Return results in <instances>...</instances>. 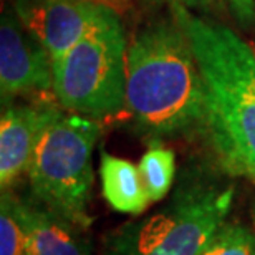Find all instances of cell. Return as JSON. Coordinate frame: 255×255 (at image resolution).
Returning <instances> with one entry per match:
<instances>
[{"label": "cell", "instance_id": "6da1fadb", "mask_svg": "<svg viewBox=\"0 0 255 255\" xmlns=\"http://www.w3.org/2000/svg\"><path fill=\"white\" fill-rule=\"evenodd\" d=\"M171 15L184 30L206 91L204 131L221 162L255 182V52L222 23L202 18L177 0Z\"/></svg>", "mask_w": 255, "mask_h": 255}, {"label": "cell", "instance_id": "7a4b0ae2", "mask_svg": "<svg viewBox=\"0 0 255 255\" xmlns=\"http://www.w3.org/2000/svg\"><path fill=\"white\" fill-rule=\"evenodd\" d=\"M126 108L152 136H177L206 126L202 75L174 18L152 22L128 43Z\"/></svg>", "mask_w": 255, "mask_h": 255}, {"label": "cell", "instance_id": "3957f363", "mask_svg": "<svg viewBox=\"0 0 255 255\" xmlns=\"http://www.w3.org/2000/svg\"><path fill=\"white\" fill-rule=\"evenodd\" d=\"M234 187L194 181L166 209L106 237L103 255H199L227 222Z\"/></svg>", "mask_w": 255, "mask_h": 255}, {"label": "cell", "instance_id": "277c9868", "mask_svg": "<svg viewBox=\"0 0 255 255\" xmlns=\"http://www.w3.org/2000/svg\"><path fill=\"white\" fill-rule=\"evenodd\" d=\"M100 131L93 118L62 113L40 136L27 171L35 201L85 231L91 224V156Z\"/></svg>", "mask_w": 255, "mask_h": 255}, {"label": "cell", "instance_id": "5b68a950", "mask_svg": "<svg viewBox=\"0 0 255 255\" xmlns=\"http://www.w3.org/2000/svg\"><path fill=\"white\" fill-rule=\"evenodd\" d=\"M126 37L118 15L86 33L53 65L63 110L98 120L126 108Z\"/></svg>", "mask_w": 255, "mask_h": 255}, {"label": "cell", "instance_id": "8992f818", "mask_svg": "<svg viewBox=\"0 0 255 255\" xmlns=\"http://www.w3.org/2000/svg\"><path fill=\"white\" fill-rule=\"evenodd\" d=\"M15 12L53 65L86 33L116 17L110 5L96 0H17Z\"/></svg>", "mask_w": 255, "mask_h": 255}, {"label": "cell", "instance_id": "52a82bcc", "mask_svg": "<svg viewBox=\"0 0 255 255\" xmlns=\"http://www.w3.org/2000/svg\"><path fill=\"white\" fill-rule=\"evenodd\" d=\"M53 90V63L45 47L13 13L0 25V95L2 103L18 95Z\"/></svg>", "mask_w": 255, "mask_h": 255}, {"label": "cell", "instance_id": "ba28073f", "mask_svg": "<svg viewBox=\"0 0 255 255\" xmlns=\"http://www.w3.org/2000/svg\"><path fill=\"white\" fill-rule=\"evenodd\" d=\"M55 106H10L0 118V184L8 189L28 171L43 131L62 115Z\"/></svg>", "mask_w": 255, "mask_h": 255}, {"label": "cell", "instance_id": "9c48e42d", "mask_svg": "<svg viewBox=\"0 0 255 255\" xmlns=\"http://www.w3.org/2000/svg\"><path fill=\"white\" fill-rule=\"evenodd\" d=\"M27 224V255H91L85 229L38 201L22 199Z\"/></svg>", "mask_w": 255, "mask_h": 255}, {"label": "cell", "instance_id": "30bf717a", "mask_svg": "<svg viewBox=\"0 0 255 255\" xmlns=\"http://www.w3.org/2000/svg\"><path fill=\"white\" fill-rule=\"evenodd\" d=\"M101 189L110 207L121 214H137L144 212L149 204L144 182H142L139 167L123 157L101 152Z\"/></svg>", "mask_w": 255, "mask_h": 255}, {"label": "cell", "instance_id": "8fae6325", "mask_svg": "<svg viewBox=\"0 0 255 255\" xmlns=\"http://www.w3.org/2000/svg\"><path fill=\"white\" fill-rule=\"evenodd\" d=\"M139 172L151 202L164 199L169 192L176 174L174 152L161 144H154L142 154Z\"/></svg>", "mask_w": 255, "mask_h": 255}, {"label": "cell", "instance_id": "7c38bea8", "mask_svg": "<svg viewBox=\"0 0 255 255\" xmlns=\"http://www.w3.org/2000/svg\"><path fill=\"white\" fill-rule=\"evenodd\" d=\"M0 255H27V224L22 199L2 191L0 199Z\"/></svg>", "mask_w": 255, "mask_h": 255}, {"label": "cell", "instance_id": "4fadbf2b", "mask_svg": "<svg viewBox=\"0 0 255 255\" xmlns=\"http://www.w3.org/2000/svg\"><path fill=\"white\" fill-rule=\"evenodd\" d=\"M199 255H255V232L239 222H226Z\"/></svg>", "mask_w": 255, "mask_h": 255}, {"label": "cell", "instance_id": "5bb4252c", "mask_svg": "<svg viewBox=\"0 0 255 255\" xmlns=\"http://www.w3.org/2000/svg\"><path fill=\"white\" fill-rule=\"evenodd\" d=\"M187 8H219L239 23L255 25V0H177Z\"/></svg>", "mask_w": 255, "mask_h": 255}, {"label": "cell", "instance_id": "9a60e30c", "mask_svg": "<svg viewBox=\"0 0 255 255\" xmlns=\"http://www.w3.org/2000/svg\"><path fill=\"white\" fill-rule=\"evenodd\" d=\"M254 221H255V209H254Z\"/></svg>", "mask_w": 255, "mask_h": 255}]
</instances>
